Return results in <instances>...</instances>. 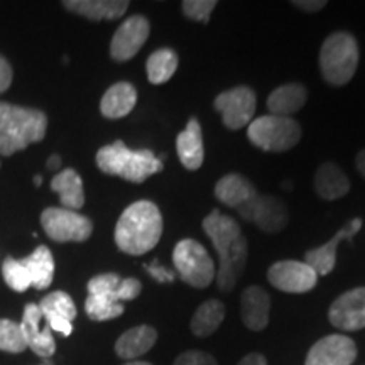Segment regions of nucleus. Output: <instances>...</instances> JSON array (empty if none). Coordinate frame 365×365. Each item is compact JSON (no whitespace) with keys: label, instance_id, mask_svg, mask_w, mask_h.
<instances>
[{"label":"nucleus","instance_id":"f257e3e1","mask_svg":"<svg viewBox=\"0 0 365 365\" xmlns=\"http://www.w3.org/2000/svg\"><path fill=\"white\" fill-rule=\"evenodd\" d=\"M161 235L163 215L149 200H140L127 207L115 227L117 247L129 255H143L153 250Z\"/></svg>","mask_w":365,"mask_h":365},{"label":"nucleus","instance_id":"f03ea898","mask_svg":"<svg viewBox=\"0 0 365 365\" xmlns=\"http://www.w3.org/2000/svg\"><path fill=\"white\" fill-rule=\"evenodd\" d=\"M48 117L36 108L0 102V154L12 156L31 143L44 139Z\"/></svg>","mask_w":365,"mask_h":365},{"label":"nucleus","instance_id":"7ed1b4c3","mask_svg":"<svg viewBox=\"0 0 365 365\" xmlns=\"http://www.w3.org/2000/svg\"><path fill=\"white\" fill-rule=\"evenodd\" d=\"M97 166L105 175L120 176L130 182H143L163 170V161L154 156L153 150H130L122 140H115L98 150Z\"/></svg>","mask_w":365,"mask_h":365},{"label":"nucleus","instance_id":"20e7f679","mask_svg":"<svg viewBox=\"0 0 365 365\" xmlns=\"http://www.w3.org/2000/svg\"><path fill=\"white\" fill-rule=\"evenodd\" d=\"M359 66V44L352 34L333 33L319 51V68L327 83L341 86L354 78Z\"/></svg>","mask_w":365,"mask_h":365},{"label":"nucleus","instance_id":"39448f33","mask_svg":"<svg viewBox=\"0 0 365 365\" xmlns=\"http://www.w3.org/2000/svg\"><path fill=\"white\" fill-rule=\"evenodd\" d=\"M301 125L293 117L262 115L249 124L247 137L255 148L269 153H284L301 140Z\"/></svg>","mask_w":365,"mask_h":365},{"label":"nucleus","instance_id":"423d86ee","mask_svg":"<svg viewBox=\"0 0 365 365\" xmlns=\"http://www.w3.org/2000/svg\"><path fill=\"white\" fill-rule=\"evenodd\" d=\"M173 264H175L181 279L198 289L208 287L217 276L212 255L200 242L193 239H182L178 242L173 250Z\"/></svg>","mask_w":365,"mask_h":365},{"label":"nucleus","instance_id":"0eeeda50","mask_svg":"<svg viewBox=\"0 0 365 365\" xmlns=\"http://www.w3.org/2000/svg\"><path fill=\"white\" fill-rule=\"evenodd\" d=\"M41 225L54 242H85L93 232L90 218L68 208H46L41 215Z\"/></svg>","mask_w":365,"mask_h":365},{"label":"nucleus","instance_id":"6e6552de","mask_svg":"<svg viewBox=\"0 0 365 365\" xmlns=\"http://www.w3.org/2000/svg\"><path fill=\"white\" fill-rule=\"evenodd\" d=\"M257 107L255 91L249 86H235L222 91L215 98V108L222 113L223 125L230 130H239L249 125Z\"/></svg>","mask_w":365,"mask_h":365},{"label":"nucleus","instance_id":"1a4fd4ad","mask_svg":"<svg viewBox=\"0 0 365 365\" xmlns=\"http://www.w3.org/2000/svg\"><path fill=\"white\" fill-rule=\"evenodd\" d=\"M244 220L252 222L267 234L281 232L287 223V208L279 198L269 195H255L252 200L237 208Z\"/></svg>","mask_w":365,"mask_h":365},{"label":"nucleus","instance_id":"9d476101","mask_svg":"<svg viewBox=\"0 0 365 365\" xmlns=\"http://www.w3.org/2000/svg\"><path fill=\"white\" fill-rule=\"evenodd\" d=\"M267 281L282 293L301 294L318 284V274L307 262L279 261L269 267Z\"/></svg>","mask_w":365,"mask_h":365},{"label":"nucleus","instance_id":"9b49d317","mask_svg":"<svg viewBox=\"0 0 365 365\" xmlns=\"http://www.w3.org/2000/svg\"><path fill=\"white\" fill-rule=\"evenodd\" d=\"M331 325L344 331L365 328V287H355L333 301L328 312Z\"/></svg>","mask_w":365,"mask_h":365},{"label":"nucleus","instance_id":"f8f14e48","mask_svg":"<svg viewBox=\"0 0 365 365\" xmlns=\"http://www.w3.org/2000/svg\"><path fill=\"white\" fill-rule=\"evenodd\" d=\"M149 21L143 16H132L122 22L110 43V56L115 61H129L139 53L149 38Z\"/></svg>","mask_w":365,"mask_h":365},{"label":"nucleus","instance_id":"ddd939ff","mask_svg":"<svg viewBox=\"0 0 365 365\" xmlns=\"http://www.w3.org/2000/svg\"><path fill=\"white\" fill-rule=\"evenodd\" d=\"M357 345L345 335H328L309 349L304 365H352Z\"/></svg>","mask_w":365,"mask_h":365},{"label":"nucleus","instance_id":"4468645a","mask_svg":"<svg viewBox=\"0 0 365 365\" xmlns=\"http://www.w3.org/2000/svg\"><path fill=\"white\" fill-rule=\"evenodd\" d=\"M38 307L51 331L61 333L63 336L71 335L73 319L76 318V307L70 294L65 291H54L44 296Z\"/></svg>","mask_w":365,"mask_h":365},{"label":"nucleus","instance_id":"2eb2a0df","mask_svg":"<svg viewBox=\"0 0 365 365\" xmlns=\"http://www.w3.org/2000/svg\"><path fill=\"white\" fill-rule=\"evenodd\" d=\"M41 309L38 304L31 303L24 308V317H22V333H24L26 344L31 350L39 357H51L56 352V341L49 327H41Z\"/></svg>","mask_w":365,"mask_h":365},{"label":"nucleus","instance_id":"dca6fc26","mask_svg":"<svg viewBox=\"0 0 365 365\" xmlns=\"http://www.w3.org/2000/svg\"><path fill=\"white\" fill-rule=\"evenodd\" d=\"M362 228V220L360 218H354L349 225L341 228V230L336 232V235L333 237L331 240H328L327 244L319 245L317 249L308 250L307 255H304V262L308 264L309 267L314 269V272L318 276H327L333 271L336 264V247L341 240H352V237Z\"/></svg>","mask_w":365,"mask_h":365},{"label":"nucleus","instance_id":"f3484780","mask_svg":"<svg viewBox=\"0 0 365 365\" xmlns=\"http://www.w3.org/2000/svg\"><path fill=\"white\" fill-rule=\"evenodd\" d=\"M140 291H143V284L139 279H134V277L122 279L120 276L113 272L98 274L88 281V294L107 296L117 303L135 299L140 294Z\"/></svg>","mask_w":365,"mask_h":365},{"label":"nucleus","instance_id":"a211bd4d","mask_svg":"<svg viewBox=\"0 0 365 365\" xmlns=\"http://www.w3.org/2000/svg\"><path fill=\"white\" fill-rule=\"evenodd\" d=\"M247 240L244 235L234 242L230 249L220 257V267L217 271V286L223 293L232 291L244 272L245 264H247Z\"/></svg>","mask_w":365,"mask_h":365},{"label":"nucleus","instance_id":"6ab92c4d","mask_svg":"<svg viewBox=\"0 0 365 365\" xmlns=\"http://www.w3.org/2000/svg\"><path fill=\"white\" fill-rule=\"evenodd\" d=\"M240 313L244 325L252 331H262L269 323L271 298L262 287L250 286L242 293Z\"/></svg>","mask_w":365,"mask_h":365},{"label":"nucleus","instance_id":"aec40b11","mask_svg":"<svg viewBox=\"0 0 365 365\" xmlns=\"http://www.w3.org/2000/svg\"><path fill=\"white\" fill-rule=\"evenodd\" d=\"M176 150L182 166L188 171H196L202 168L205 159L202 125L196 118H190L185 130L176 137Z\"/></svg>","mask_w":365,"mask_h":365},{"label":"nucleus","instance_id":"412c9836","mask_svg":"<svg viewBox=\"0 0 365 365\" xmlns=\"http://www.w3.org/2000/svg\"><path fill=\"white\" fill-rule=\"evenodd\" d=\"M203 230L212 240L218 257H222L228 249L234 245V242L242 235L240 225L234 218L220 213V210H213L203 220Z\"/></svg>","mask_w":365,"mask_h":365},{"label":"nucleus","instance_id":"4be33fe9","mask_svg":"<svg viewBox=\"0 0 365 365\" xmlns=\"http://www.w3.org/2000/svg\"><path fill=\"white\" fill-rule=\"evenodd\" d=\"M63 6L86 19L112 21L124 16L130 4L127 0H66Z\"/></svg>","mask_w":365,"mask_h":365},{"label":"nucleus","instance_id":"5701e85b","mask_svg":"<svg viewBox=\"0 0 365 365\" xmlns=\"http://www.w3.org/2000/svg\"><path fill=\"white\" fill-rule=\"evenodd\" d=\"M313 185L319 198L327 200V202L339 200L350 191L349 178L335 163L322 164L318 168L317 175H314Z\"/></svg>","mask_w":365,"mask_h":365},{"label":"nucleus","instance_id":"b1692460","mask_svg":"<svg viewBox=\"0 0 365 365\" xmlns=\"http://www.w3.org/2000/svg\"><path fill=\"white\" fill-rule=\"evenodd\" d=\"M308 100V91L299 83H287L277 86L269 95L267 108L271 115L289 117L304 107Z\"/></svg>","mask_w":365,"mask_h":365},{"label":"nucleus","instance_id":"393cba45","mask_svg":"<svg viewBox=\"0 0 365 365\" xmlns=\"http://www.w3.org/2000/svg\"><path fill=\"white\" fill-rule=\"evenodd\" d=\"M255 195H257V191H255L252 182L247 178L237 175V173L225 175L215 185L217 200L230 208H240L242 205L252 200Z\"/></svg>","mask_w":365,"mask_h":365},{"label":"nucleus","instance_id":"a878e982","mask_svg":"<svg viewBox=\"0 0 365 365\" xmlns=\"http://www.w3.org/2000/svg\"><path fill=\"white\" fill-rule=\"evenodd\" d=\"M135 102L137 91L134 85L120 81L105 91L102 102H100V112L107 118H122L129 115L132 108L135 107Z\"/></svg>","mask_w":365,"mask_h":365},{"label":"nucleus","instance_id":"bb28decb","mask_svg":"<svg viewBox=\"0 0 365 365\" xmlns=\"http://www.w3.org/2000/svg\"><path fill=\"white\" fill-rule=\"evenodd\" d=\"M158 340V333L153 327L140 325L127 330L115 344V352L122 359H137L148 354Z\"/></svg>","mask_w":365,"mask_h":365},{"label":"nucleus","instance_id":"cd10ccee","mask_svg":"<svg viewBox=\"0 0 365 365\" xmlns=\"http://www.w3.org/2000/svg\"><path fill=\"white\" fill-rule=\"evenodd\" d=\"M51 190L56 191L61 200L63 208L68 210H80L85 205V191L83 181L78 173L71 168L58 173L51 180Z\"/></svg>","mask_w":365,"mask_h":365},{"label":"nucleus","instance_id":"c85d7f7f","mask_svg":"<svg viewBox=\"0 0 365 365\" xmlns=\"http://www.w3.org/2000/svg\"><path fill=\"white\" fill-rule=\"evenodd\" d=\"M27 274H29L31 286L36 289H46L53 282L54 277V259L46 245H39L33 254L22 259Z\"/></svg>","mask_w":365,"mask_h":365},{"label":"nucleus","instance_id":"c756f323","mask_svg":"<svg viewBox=\"0 0 365 365\" xmlns=\"http://www.w3.org/2000/svg\"><path fill=\"white\" fill-rule=\"evenodd\" d=\"M223 318H225V307L222 301L208 299L200 308L196 309L193 318H191V331L200 339H207L213 335L222 325Z\"/></svg>","mask_w":365,"mask_h":365},{"label":"nucleus","instance_id":"7c9ffc66","mask_svg":"<svg viewBox=\"0 0 365 365\" xmlns=\"http://www.w3.org/2000/svg\"><path fill=\"white\" fill-rule=\"evenodd\" d=\"M145 70H148V80L153 85L166 83L178 70V54L170 48L158 49L149 56Z\"/></svg>","mask_w":365,"mask_h":365},{"label":"nucleus","instance_id":"2f4dec72","mask_svg":"<svg viewBox=\"0 0 365 365\" xmlns=\"http://www.w3.org/2000/svg\"><path fill=\"white\" fill-rule=\"evenodd\" d=\"M85 312L95 322H107V319L120 317L124 313V304L117 303L107 296L88 294L85 301Z\"/></svg>","mask_w":365,"mask_h":365},{"label":"nucleus","instance_id":"473e14b6","mask_svg":"<svg viewBox=\"0 0 365 365\" xmlns=\"http://www.w3.org/2000/svg\"><path fill=\"white\" fill-rule=\"evenodd\" d=\"M27 349L21 323L12 319H0V350L9 354H21Z\"/></svg>","mask_w":365,"mask_h":365},{"label":"nucleus","instance_id":"72a5a7b5","mask_svg":"<svg viewBox=\"0 0 365 365\" xmlns=\"http://www.w3.org/2000/svg\"><path fill=\"white\" fill-rule=\"evenodd\" d=\"M2 272L7 286L12 287L17 293H24V291H27V287H31L29 274H27L22 261H16V259L7 257L2 264Z\"/></svg>","mask_w":365,"mask_h":365},{"label":"nucleus","instance_id":"f704fd0d","mask_svg":"<svg viewBox=\"0 0 365 365\" xmlns=\"http://www.w3.org/2000/svg\"><path fill=\"white\" fill-rule=\"evenodd\" d=\"M182 14L191 21L208 22L213 9L217 7L215 0H185L181 4Z\"/></svg>","mask_w":365,"mask_h":365},{"label":"nucleus","instance_id":"c9c22d12","mask_svg":"<svg viewBox=\"0 0 365 365\" xmlns=\"http://www.w3.org/2000/svg\"><path fill=\"white\" fill-rule=\"evenodd\" d=\"M173 365H217V360L210 354L190 350V352L181 354Z\"/></svg>","mask_w":365,"mask_h":365},{"label":"nucleus","instance_id":"e433bc0d","mask_svg":"<svg viewBox=\"0 0 365 365\" xmlns=\"http://www.w3.org/2000/svg\"><path fill=\"white\" fill-rule=\"evenodd\" d=\"M144 269L150 274V277H154L158 282H173L176 279L175 272H171L170 269L164 267L163 264H159V261L144 264Z\"/></svg>","mask_w":365,"mask_h":365},{"label":"nucleus","instance_id":"4c0bfd02","mask_svg":"<svg viewBox=\"0 0 365 365\" xmlns=\"http://www.w3.org/2000/svg\"><path fill=\"white\" fill-rule=\"evenodd\" d=\"M12 83V68L4 56H0V93H4Z\"/></svg>","mask_w":365,"mask_h":365},{"label":"nucleus","instance_id":"58836bf2","mask_svg":"<svg viewBox=\"0 0 365 365\" xmlns=\"http://www.w3.org/2000/svg\"><path fill=\"white\" fill-rule=\"evenodd\" d=\"M293 6L304 12H318L327 6V2L325 0H296V2H293Z\"/></svg>","mask_w":365,"mask_h":365},{"label":"nucleus","instance_id":"ea45409f","mask_svg":"<svg viewBox=\"0 0 365 365\" xmlns=\"http://www.w3.org/2000/svg\"><path fill=\"white\" fill-rule=\"evenodd\" d=\"M239 365H267V360L261 354H249L240 360Z\"/></svg>","mask_w":365,"mask_h":365},{"label":"nucleus","instance_id":"a19ab883","mask_svg":"<svg viewBox=\"0 0 365 365\" xmlns=\"http://www.w3.org/2000/svg\"><path fill=\"white\" fill-rule=\"evenodd\" d=\"M355 164H357V170L360 175L365 178V149L360 150L357 154V159H355Z\"/></svg>","mask_w":365,"mask_h":365},{"label":"nucleus","instance_id":"79ce46f5","mask_svg":"<svg viewBox=\"0 0 365 365\" xmlns=\"http://www.w3.org/2000/svg\"><path fill=\"white\" fill-rule=\"evenodd\" d=\"M59 166H61V158H59L58 154H53V156L48 159V170H59Z\"/></svg>","mask_w":365,"mask_h":365},{"label":"nucleus","instance_id":"37998d69","mask_svg":"<svg viewBox=\"0 0 365 365\" xmlns=\"http://www.w3.org/2000/svg\"><path fill=\"white\" fill-rule=\"evenodd\" d=\"M124 365H153V364L143 362V360H134V362H127V364H124Z\"/></svg>","mask_w":365,"mask_h":365},{"label":"nucleus","instance_id":"c03bdc74","mask_svg":"<svg viewBox=\"0 0 365 365\" xmlns=\"http://www.w3.org/2000/svg\"><path fill=\"white\" fill-rule=\"evenodd\" d=\"M34 185H36V186L43 185V176H36V178H34Z\"/></svg>","mask_w":365,"mask_h":365}]
</instances>
